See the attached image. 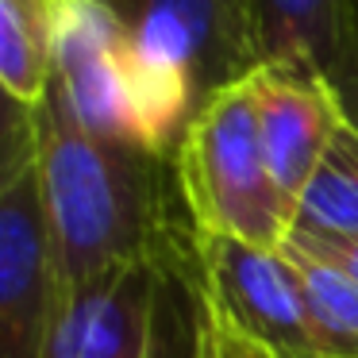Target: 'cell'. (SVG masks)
<instances>
[{
  "label": "cell",
  "instance_id": "12",
  "mask_svg": "<svg viewBox=\"0 0 358 358\" xmlns=\"http://www.w3.org/2000/svg\"><path fill=\"white\" fill-rule=\"evenodd\" d=\"M281 255L289 258L296 281L304 289L308 312L316 320V331L331 358H358V281L343 273L339 266L308 255V250L285 243Z\"/></svg>",
  "mask_w": 358,
  "mask_h": 358
},
{
  "label": "cell",
  "instance_id": "8",
  "mask_svg": "<svg viewBox=\"0 0 358 358\" xmlns=\"http://www.w3.org/2000/svg\"><path fill=\"white\" fill-rule=\"evenodd\" d=\"M258 108L266 162L289 201H301L343 127L335 96L316 73L293 66H255L247 78Z\"/></svg>",
  "mask_w": 358,
  "mask_h": 358
},
{
  "label": "cell",
  "instance_id": "5",
  "mask_svg": "<svg viewBox=\"0 0 358 358\" xmlns=\"http://www.w3.org/2000/svg\"><path fill=\"white\" fill-rule=\"evenodd\" d=\"M173 270L189 278L193 301L204 312L235 335L266 347L273 358H331L281 250L196 231L185 220Z\"/></svg>",
  "mask_w": 358,
  "mask_h": 358
},
{
  "label": "cell",
  "instance_id": "6",
  "mask_svg": "<svg viewBox=\"0 0 358 358\" xmlns=\"http://www.w3.org/2000/svg\"><path fill=\"white\" fill-rule=\"evenodd\" d=\"M173 262L178 255H147L96 273L81 289L62 285L50 358H155L158 312Z\"/></svg>",
  "mask_w": 358,
  "mask_h": 358
},
{
  "label": "cell",
  "instance_id": "9",
  "mask_svg": "<svg viewBox=\"0 0 358 358\" xmlns=\"http://www.w3.org/2000/svg\"><path fill=\"white\" fill-rule=\"evenodd\" d=\"M258 66H293L331 81L350 39L355 0H243Z\"/></svg>",
  "mask_w": 358,
  "mask_h": 358
},
{
  "label": "cell",
  "instance_id": "16",
  "mask_svg": "<svg viewBox=\"0 0 358 358\" xmlns=\"http://www.w3.org/2000/svg\"><path fill=\"white\" fill-rule=\"evenodd\" d=\"M193 358H224V355H220V350L212 347V343H208V339H204V335L193 327Z\"/></svg>",
  "mask_w": 358,
  "mask_h": 358
},
{
  "label": "cell",
  "instance_id": "11",
  "mask_svg": "<svg viewBox=\"0 0 358 358\" xmlns=\"http://www.w3.org/2000/svg\"><path fill=\"white\" fill-rule=\"evenodd\" d=\"M296 235L308 239H358V135L347 124L335 131L324 166L296 201Z\"/></svg>",
  "mask_w": 358,
  "mask_h": 358
},
{
  "label": "cell",
  "instance_id": "7",
  "mask_svg": "<svg viewBox=\"0 0 358 358\" xmlns=\"http://www.w3.org/2000/svg\"><path fill=\"white\" fill-rule=\"evenodd\" d=\"M55 81L89 131L147 147L124 35L101 0L66 4L55 47Z\"/></svg>",
  "mask_w": 358,
  "mask_h": 358
},
{
  "label": "cell",
  "instance_id": "1",
  "mask_svg": "<svg viewBox=\"0 0 358 358\" xmlns=\"http://www.w3.org/2000/svg\"><path fill=\"white\" fill-rule=\"evenodd\" d=\"M39 173L66 289H81L120 262L181 250L185 220L173 224L166 212L170 158L89 131L55 78L39 104Z\"/></svg>",
  "mask_w": 358,
  "mask_h": 358
},
{
  "label": "cell",
  "instance_id": "3",
  "mask_svg": "<svg viewBox=\"0 0 358 358\" xmlns=\"http://www.w3.org/2000/svg\"><path fill=\"white\" fill-rule=\"evenodd\" d=\"M170 170L181 212L196 231L262 250H281L289 243L296 204L270 173L247 78L196 112L173 150Z\"/></svg>",
  "mask_w": 358,
  "mask_h": 358
},
{
  "label": "cell",
  "instance_id": "15",
  "mask_svg": "<svg viewBox=\"0 0 358 358\" xmlns=\"http://www.w3.org/2000/svg\"><path fill=\"white\" fill-rule=\"evenodd\" d=\"M289 243L301 250H308V255L324 258V262L339 266L343 273H350V278L358 281V239H347V243H335V239H308V235H289Z\"/></svg>",
  "mask_w": 358,
  "mask_h": 358
},
{
  "label": "cell",
  "instance_id": "4",
  "mask_svg": "<svg viewBox=\"0 0 358 358\" xmlns=\"http://www.w3.org/2000/svg\"><path fill=\"white\" fill-rule=\"evenodd\" d=\"M58 312L62 278L43 201L39 108L8 101L0 147V358H50Z\"/></svg>",
  "mask_w": 358,
  "mask_h": 358
},
{
  "label": "cell",
  "instance_id": "13",
  "mask_svg": "<svg viewBox=\"0 0 358 358\" xmlns=\"http://www.w3.org/2000/svg\"><path fill=\"white\" fill-rule=\"evenodd\" d=\"M335 96V108H339V120L358 135V0L350 8V39H347V50H343V62L335 70V78L327 81Z\"/></svg>",
  "mask_w": 358,
  "mask_h": 358
},
{
  "label": "cell",
  "instance_id": "14",
  "mask_svg": "<svg viewBox=\"0 0 358 358\" xmlns=\"http://www.w3.org/2000/svg\"><path fill=\"white\" fill-rule=\"evenodd\" d=\"M193 308H196V331H201L204 339H208L224 358H273L266 347H258V343H250V339H243V335H235L231 327H224L216 316H212V312H204L196 301H193Z\"/></svg>",
  "mask_w": 358,
  "mask_h": 358
},
{
  "label": "cell",
  "instance_id": "2",
  "mask_svg": "<svg viewBox=\"0 0 358 358\" xmlns=\"http://www.w3.org/2000/svg\"><path fill=\"white\" fill-rule=\"evenodd\" d=\"M116 16L143 139L173 158L193 116L258 66L243 0H101Z\"/></svg>",
  "mask_w": 358,
  "mask_h": 358
},
{
  "label": "cell",
  "instance_id": "10",
  "mask_svg": "<svg viewBox=\"0 0 358 358\" xmlns=\"http://www.w3.org/2000/svg\"><path fill=\"white\" fill-rule=\"evenodd\" d=\"M66 4L70 0H0V85L8 101L43 104Z\"/></svg>",
  "mask_w": 358,
  "mask_h": 358
}]
</instances>
